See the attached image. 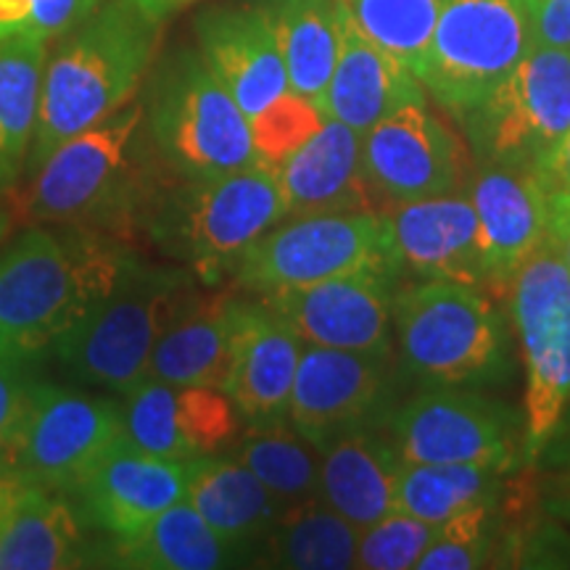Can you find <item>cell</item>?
I'll use <instances>...</instances> for the list:
<instances>
[{"mask_svg": "<svg viewBox=\"0 0 570 570\" xmlns=\"http://www.w3.org/2000/svg\"><path fill=\"white\" fill-rule=\"evenodd\" d=\"M130 252L85 227H30L0 252V362H38L101 298Z\"/></svg>", "mask_w": 570, "mask_h": 570, "instance_id": "7a4b0ae2", "label": "cell"}, {"mask_svg": "<svg viewBox=\"0 0 570 570\" xmlns=\"http://www.w3.org/2000/svg\"><path fill=\"white\" fill-rule=\"evenodd\" d=\"M436 537V525L425 523L404 510L389 512L377 523L360 531L356 544V568L362 570H407L417 568V560Z\"/></svg>", "mask_w": 570, "mask_h": 570, "instance_id": "d590c367", "label": "cell"}, {"mask_svg": "<svg viewBox=\"0 0 570 570\" xmlns=\"http://www.w3.org/2000/svg\"><path fill=\"white\" fill-rule=\"evenodd\" d=\"M146 125V101L122 109L63 140L30 175L24 214L32 223L125 235L146 227L156 196L167 188Z\"/></svg>", "mask_w": 570, "mask_h": 570, "instance_id": "6da1fadb", "label": "cell"}, {"mask_svg": "<svg viewBox=\"0 0 570 570\" xmlns=\"http://www.w3.org/2000/svg\"><path fill=\"white\" fill-rule=\"evenodd\" d=\"M386 439L404 462H468L508 473L518 454V417L475 391L436 389L404 402Z\"/></svg>", "mask_w": 570, "mask_h": 570, "instance_id": "4fadbf2b", "label": "cell"}, {"mask_svg": "<svg viewBox=\"0 0 570 570\" xmlns=\"http://www.w3.org/2000/svg\"><path fill=\"white\" fill-rule=\"evenodd\" d=\"M325 111L317 104L288 90L269 109L252 119L256 156L269 169L281 167L291 154L298 151L325 125Z\"/></svg>", "mask_w": 570, "mask_h": 570, "instance_id": "8d00e7d4", "label": "cell"}, {"mask_svg": "<svg viewBox=\"0 0 570 570\" xmlns=\"http://www.w3.org/2000/svg\"><path fill=\"white\" fill-rule=\"evenodd\" d=\"M362 169L389 204L446 196L460 185V146L425 101H415L362 135Z\"/></svg>", "mask_w": 570, "mask_h": 570, "instance_id": "2e32d148", "label": "cell"}, {"mask_svg": "<svg viewBox=\"0 0 570 570\" xmlns=\"http://www.w3.org/2000/svg\"><path fill=\"white\" fill-rule=\"evenodd\" d=\"M468 130L483 164L533 173L570 130V51L531 48L468 114Z\"/></svg>", "mask_w": 570, "mask_h": 570, "instance_id": "8fae6325", "label": "cell"}, {"mask_svg": "<svg viewBox=\"0 0 570 570\" xmlns=\"http://www.w3.org/2000/svg\"><path fill=\"white\" fill-rule=\"evenodd\" d=\"M533 175L544 185L547 196L570 194V130L562 135L554 151L533 169Z\"/></svg>", "mask_w": 570, "mask_h": 570, "instance_id": "b9f144b4", "label": "cell"}, {"mask_svg": "<svg viewBox=\"0 0 570 570\" xmlns=\"http://www.w3.org/2000/svg\"><path fill=\"white\" fill-rule=\"evenodd\" d=\"M252 554L212 529L188 499L164 510L146 529L111 539L101 550L104 566L135 570H219L246 566Z\"/></svg>", "mask_w": 570, "mask_h": 570, "instance_id": "4316f807", "label": "cell"}, {"mask_svg": "<svg viewBox=\"0 0 570 570\" xmlns=\"http://www.w3.org/2000/svg\"><path fill=\"white\" fill-rule=\"evenodd\" d=\"M262 233L240 254L235 283L254 294L302 288L360 269L402 275L391 252L389 219L383 212H325L285 217Z\"/></svg>", "mask_w": 570, "mask_h": 570, "instance_id": "ba28073f", "label": "cell"}, {"mask_svg": "<svg viewBox=\"0 0 570 570\" xmlns=\"http://www.w3.org/2000/svg\"><path fill=\"white\" fill-rule=\"evenodd\" d=\"M235 298L196 302L156 341L146 375L175 386L225 389L233 362Z\"/></svg>", "mask_w": 570, "mask_h": 570, "instance_id": "83f0119b", "label": "cell"}, {"mask_svg": "<svg viewBox=\"0 0 570 570\" xmlns=\"http://www.w3.org/2000/svg\"><path fill=\"white\" fill-rule=\"evenodd\" d=\"M190 468L194 460L154 458L119 439L67 499L85 525L125 539L188 499Z\"/></svg>", "mask_w": 570, "mask_h": 570, "instance_id": "e0dca14e", "label": "cell"}, {"mask_svg": "<svg viewBox=\"0 0 570 570\" xmlns=\"http://www.w3.org/2000/svg\"><path fill=\"white\" fill-rule=\"evenodd\" d=\"M531 48L570 51V0H523Z\"/></svg>", "mask_w": 570, "mask_h": 570, "instance_id": "60d3db41", "label": "cell"}, {"mask_svg": "<svg viewBox=\"0 0 570 570\" xmlns=\"http://www.w3.org/2000/svg\"><path fill=\"white\" fill-rule=\"evenodd\" d=\"M161 24L125 0L98 9L63 35L46 61L38 130L27 159L35 173L63 140L130 104L159 51Z\"/></svg>", "mask_w": 570, "mask_h": 570, "instance_id": "3957f363", "label": "cell"}, {"mask_svg": "<svg viewBox=\"0 0 570 570\" xmlns=\"http://www.w3.org/2000/svg\"><path fill=\"white\" fill-rule=\"evenodd\" d=\"M491 508L465 510L436 525V537L417 560V570H473L489 562L491 539L487 531Z\"/></svg>", "mask_w": 570, "mask_h": 570, "instance_id": "74e56055", "label": "cell"}, {"mask_svg": "<svg viewBox=\"0 0 570 570\" xmlns=\"http://www.w3.org/2000/svg\"><path fill=\"white\" fill-rule=\"evenodd\" d=\"M101 0H0V40L40 38L61 40Z\"/></svg>", "mask_w": 570, "mask_h": 570, "instance_id": "f35d334b", "label": "cell"}, {"mask_svg": "<svg viewBox=\"0 0 570 570\" xmlns=\"http://www.w3.org/2000/svg\"><path fill=\"white\" fill-rule=\"evenodd\" d=\"M19 487H21V481H17V479H9V481L0 483V531H3L6 518H9L11 502H13V497H17Z\"/></svg>", "mask_w": 570, "mask_h": 570, "instance_id": "f6af8a7d", "label": "cell"}, {"mask_svg": "<svg viewBox=\"0 0 570 570\" xmlns=\"http://www.w3.org/2000/svg\"><path fill=\"white\" fill-rule=\"evenodd\" d=\"M344 3L356 27L417 77L436 30L441 0H344Z\"/></svg>", "mask_w": 570, "mask_h": 570, "instance_id": "e575fe53", "label": "cell"}, {"mask_svg": "<svg viewBox=\"0 0 570 570\" xmlns=\"http://www.w3.org/2000/svg\"><path fill=\"white\" fill-rule=\"evenodd\" d=\"M415 101H425L423 82L402 61L375 46L346 9L336 69L320 101L325 117L365 135L381 119Z\"/></svg>", "mask_w": 570, "mask_h": 570, "instance_id": "7402d4cb", "label": "cell"}, {"mask_svg": "<svg viewBox=\"0 0 570 570\" xmlns=\"http://www.w3.org/2000/svg\"><path fill=\"white\" fill-rule=\"evenodd\" d=\"M470 202L479 214L487 288H510L550 235V196L531 169L483 164Z\"/></svg>", "mask_w": 570, "mask_h": 570, "instance_id": "44dd1931", "label": "cell"}, {"mask_svg": "<svg viewBox=\"0 0 570 570\" xmlns=\"http://www.w3.org/2000/svg\"><path fill=\"white\" fill-rule=\"evenodd\" d=\"M188 502L225 541L256 558L281 520L285 504L235 458L194 460Z\"/></svg>", "mask_w": 570, "mask_h": 570, "instance_id": "d4e9b609", "label": "cell"}, {"mask_svg": "<svg viewBox=\"0 0 570 570\" xmlns=\"http://www.w3.org/2000/svg\"><path fill=\"white\" fill-rule=\"evenodd\" d=\"M9 479H13L11 468L6 465V462H0V483H3V481H9Z\"/></svg>", "mask_w": 570, "mask_h": 570, "instance_id": "7dc6e473", "label": "cell"}, {"mask_svg": "<svg viewBox=\"0 0 570 570\" xmlns=\"http://www.w3.org/2000/svg\"><path fill=\"white\" fill-rule=\"evenodd\" d=\"M35 383L38 381L27 373V365L0 362V462L6 465H9L21 423L30 410Z\"/></svg>", "mask_w": 570, "mask_h": 570, "instance_id": "ab89813d", "label": "cell"}, {"mask_svg": "<svg viewBox=\"0 0 570 570\" xmlns=\"http://www.w3.org/2000/svg\"><path fill=\"white\" fill-rule=\"evenodd\" d=\"M399 454L389 439L370 431L346 433L323 449L320 499L356 529H367L399 510Z\"/></svg>", "mask_w": 570, "mask_h": 570, "instance_id": "484cf974", "label": "cell"}, {"mask_svg": "<svg viewBox=\"0 0 570 570\" xmlns=\"http://www.w3.org/2000/svg\"><path fill=\"white\" fill-rule=\"evenodd\" d=\"M302 348L304 341L262 298L256 304L235 298L233 362L223 391L246 428L288 423Z\"/></svg>", "mask_w": 570, "mask_h": 570, "instance_id": "ffe728a7", "label": "cell"}, {"mask_svg": "<svg viewBox=\"0 0 570 570\" xmlns=\"http://www.w3.org/2000/svg\"><path fill=\"white\" fill-rule=\"evenodd\" d=\"M404 365L439 386H481L508 373L502 317L475 285L420 281L394 296Z\"/></svg>", "mask_w": 570, "mask_h": 570, "instance_id": "52a82bcc", "label": "cell"}, {"mask_svg": "<svg viewBox=\"0 0 570 570\" xmlns=\"http://www.w3.org/2000/svg\"><path fill=\"white\" fill-rule=\"evenodd\" d=\"M389 269H360L327 281L262 294L304 344L362 354H391L394 285Z\"/></svg>", "mask_w": 570, "mask_h": 570, "instance_id": "5bb4252c", "label": "cell"}, {"mask_svg": "<svg viewBox=\"0 0 570 570\" xmlns=\"http://www.w3.org/2000/svg\"><path fill=\"white\" fill-rule=\"evenodd\" d=\"M504 470L468 462H404L399 465L396 504L425 523H444L460 512L494 504Z\"/></svg>", "mask_w": 570, "mask_h": 570, "instance_id": "1f68e13d", "label": "cell"}, {"mask_svg": "<svg viewBox=\"0 0 570 570\" xmlns=\"http://www.w3.org/2000/svg\"><path fill=\"white\" fill-rule=\"evenodd\" d=\"M389 391V354L304 344L288 423L320 452L346 433L365 431Z\"/></svg>", "mask_w": 570, "mask_h": 570, "instance_id": "9a60e30c", "label": "cell"}, {"mask_svg": "<svg viewBox=\"0 0 570 570\" xmlns=\"http://www.w3.org/2000/svg\"><path fill=\"white\" fill-rule=\"evenodd\" d=\"M510 309L525 370V454L539 458L570 404V267L550 244L520 267Z\"/></svg>", "mask_w": 570, "mask_h": 570, "instance_id": "30bf717a", "label": "cell"}, {"mask_svg": "<svg viewBox=\"0 0 570 570\" xmlns=\"http://www.w3.org/2000/svg\"><path fill=\"white\" fill-rule=\"evenodd\" d=\"M233 458L244 462L285 508L320 497L323 452L291 423L246 428Z\"/></svg>", "mask_w": 570, "mask_h": 570, "instance_id": "d6a6232c", "label": "cell"}, {"mask_svg": "<svg viewBox=\"0 0 570 570\" xmlns=\"http://www.w3.org/2000/svg\"><path fill=\"white\" fill-rule=\"evenodd\" d=\"M267 9L291 90L320 106L341 53L346 3L344 0H273Z\"/></svg>", "mask_w": 570, "mask_h": 570, "instance_id": "f1b7e54d", "label": "cell"}, {"mask_svg": "<svg viewBox=\"0 0 570 570\" xmlns=\"http://www.w3.org/2000/svg\"><path fill=\"white\" fill-rule=\"evenodd\" d=\"M122 396V439L127 444L164 460H198L185 425L183 386L146 375Z\"/></svg>", "mask_w": 570, "mask_h": 570, "instance_id": "836d02e7", "label": "cell"}, {"mask_svg": "<svg viewBox=\"0 0 570 570\" xmlns=\"http://www.w3.org/2000/svg\"><path fill=\"white\" fill-rule=\"evenodd\" d=\"M101 562L85 539V520L56 491L21 483L0 531V570H59Z\"/></svg>", "mask_w": 570, "mask_h": 570, "instance_id": "cb8c5ba5", "label": "cell"}, {"mask_svg": "<svg viewBox=\"0 0 570 570\" xmlns=\"http://www.w3.org/2000/svg\"><path fill=\"white\" fill-rule=\"evenodd\" d=\"M119 439L117 399L35 383L9 465L17 481L69 497Z\"/></svg>", "mask_w": 570, "mask_h": 570, "instance_id": "7c38bea8", "label": "cell"}, {"mask_svg": "<svg viewBox=\"0 0 570 570\" xmlns=\"http://www.w3.org/2000/svg\"><path fill=\"white\" fill-rule=\"evenodd\" d=\"M125 3H130L135 11H140L142 17L156 21V24H164L173 13L196 3V0H125Z\"/></svg>", "mask_w": 570, "mask_h": 570, "instance_id": "ee69618b", "label": "cell"}, {"mask_svg": "<svg viewBox=\"0 0 570 570\" xmlns=\"http://www.w3.org/2000/svg\"><path fill=\"white\" fill-rule=\"evenodd\" d=\"M156 156L177 180H206L256 167L252 122L194 48L159 61L146 98Z\"/></svg>", "mask_w": 570, "mask_h": 570, "instance_id": "8992f818", "label": "cell"}, {"mask_svg": "<svg viewBox=\"0 0 570 570\" xmlns=\"http://www.w3.org/2000/svg\"><path fill=\"white\" fill-rule=\"evenodd\" d=\"M198 302L188 267L142 262L130 252L109 291L53 346L77 381L125 394L146 377L161 333Z\"/></svg>", "mask_w": 570, "mask_h": 570, "instance_id": "277c9868", "label": "cell"}, {"mask_svg": "<svg viewBox=\"0 0 570 570\" xmlns=\"http://www.w3.org/2000/svg\"><path fill=\"white\" fill-rule=\"evenodd\" d=\"M550 244L570 267V194L550 196Z\"/></svg>", "mask_w": 570, "mask_h": 570, "instance_id": "7bdbcfd3", "label": "cell"}, {"mask_svg": "<svg viewBox=\"0 0 570 570\" xmlns=\"http://www.w3.org/2000/svg\"><path fill=\"white\" fill-rule=\"evenodd\" d=\"M275 177L285 217L373 209V190L362 169V135L338 119H325L298 151L275 167Z\"/></svg>", "mask_w": 570, "mask_h": 570, "instance_id": "603a6c76", "label": "cell"}, {"mask_svg": "<svg viewBox=\"0 0 570 570\" xmlns=\"http://www.w3.org/2000/svg\"><path fill=\"white\" fill-rule=\"evenodd\" d=\"M356 544L360 529L317 497L283 512L265 554L275 568L346 570L356 568Z\"/></svg>", "mask_w": 570, "mask_h": 570, "instance_id": "4dcf8cb0", "label": "cell"}, {"mask_svg": "<svg viewBox=\"0 0 570 570\" xmlns=\"http://www.w3.org/2000/svg\"><path fill=\"white\" fill-rule=\"evenodd\" d=\"M285 219V202L275 169L267 164L206 180H175L148 212V238L169 259L219 283L233 275L240 254Z\"/></svg>", "mask_w": 570, "mask_h": 570, "instance_id": "5b68a950", "label": "cell"}, {"mask_svg": "<svg viewBox=\"0 0 570 570\" xmlns=\"http://www.w3.org/2000/svg\"><path fill=\"white\" fill-rule=\"evenodd\" d=\"M386 214L399 273L487 288L479 214L470 196L446 194L391 204Z\"/></svg>", "mask_w": 570, "mask_h": 570, "instance_id": "d6986e66", "label": "cell"}, {"mask_svg": "<svg viewBox=\"0 0 570 570\" xmlns=\"http://www.w3.org/2000/svg\"><path fill=\"white\" fill-rule=\"evenodd\" d=\"M46 61V40H0V194L19 183L30 159Z\"/></svg>", "mask_w": 570, "mask_h": 570, "instance_id": "f546056e", "label": "cell"}, {"mask_svg": "<svg viewBox=\"0 0 570 570\" xmlns=\"http://www.w3.org/2000/svg\"><path fill=\"white\" fill-rule=\"evenodd\" d=\"M529 51L523 0H441L417 80L441 106L468 117Z\"/></svg>", "mask_w": 570, "mask_h": 570, "instance_id": "9c48e42d", "label": "cell"}, {"mask_svg": "<svg viewBox=\"0 0 570 570\" xmlns=\"http://www.w3.org/2000/svg\"><path fill=\"white\" fill-rule=\"evenodd\" d=\"M198 53L248 122L291 90L267 6H214L196 17Z\"/></svg>", "mask_w": 570, "mask_h": 570, "instance_id": "ac0fdd59", "label": "cell"}, {"mask_svg": "<svg viewBox=\"0 0 570 570\" xmlns=\"http://www.w3.org/2000/svg\"><path fill=\"white\" fill-rule=\"evenodd\" d=\"M9 233H11V212L6 209V204H0V252H3Z\"/></svg>", "mask_w": 570, "mask_h": 570, "instance_id": "bcb514c9", "label": "cell"}]
</instances>
